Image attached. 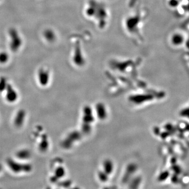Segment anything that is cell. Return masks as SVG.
Segmentation results:
<instances>
[{
	"mask_svg": "<svg viewBox=\"0 0 189 189\" xmlns=\"http://www.w3.org/2000/svg\"><path fill=\"white\" fill-rule=\"evenodd\" d=\"M11 37L10 47L12 51L16 52L20 48L22 40L18 32L14 28L11 29L9 32Z\"/></svg>",
	"mask_w": 189,
	"mask_h": 189,
	"instance_id": "1",
	"label": "cell"
},
{
	"mask_svg": "<svg viewBox=\"0 0 189 189\" xmlns=\"http://www.w3.org/2000/svg\"><path fill=\"white\" fill-rule=\"evenodd\" d=\"M8 165L13 171L17 172L21 171H29L32 169L30 165L18 163L11 159L8 160Z\"/></svg>",
	"mask_w": 189,
	"mask_h": 189,
	"instance_id": "2",
	"label": "cell"
},
{
	"mask_svg": "<svg viewBox=\"0 0 189 189\" xmlns=\"http://www.w3.org/2000/svg\"><path fill=\"white\" fill-rule=\"evenodd\" d=\"M5 91L7 101L10 103L15 102L18 98V94L13 87L11 85L8 84Z\"/></svg>",
	"mask_w": 189,
	"mask_h": 189,
	"instance_id": "3",
	"label": "cell"
},
{
	"mask_svg": "<svg viewBox=\"0 0 189 189\" xmlns=\"http://www.w3.org/2000/svg\"><path fill=\"white\" fill-rule=\"evenodd\" d=\"M26 117V111L24 109H20L16 113L14 120V124L17 128H21L24 124Z\"/></svg>",
	"mask_w": 189,
	"mask_h": 189,
	"instance_id": "4",
	"label": "cell"
},
{
	"mask_svg": "<svg viewBox=\"0 0 189 189\" xmlns=\"http://www.w3.org/2000/svg\"><path fill=\"white\" fill-rule=\"evenodd\" d=\"M38 81L41 86H46L50 81V75L48 71L41 69L38 72Z\"/></svg>",
	"mask_w": 189,
	"mask_h": 189,
	"instance_id": "5",
	"label": "cell"
},
{
	"mask_svg": "<svg viewBox=\"0 0 189 189\" xmlns=\"http://www.w3.org/2000/svg\"><path fill=\"white\" fill-rule=\"evenodd\" d=\"M16 157L21 159H27L31 156L30 151L27 149H22L17 152Z\"/></svg>",
	"mask_w": 189,
	"mask_h": 189,
	"instance_id": "6",
	"label": "cell"
},
{
	"mask_svg": "<svg viewBox=\"0 0 189 189\" xmlns=\"http://www.w3.org/2000/svg\"><path fill=\"white\" fill-rule=\"evenodd\" d=\"M49 147V143H48V139L46 135L43 136L42 137V139L40 141V143L39 145V149L42 152H44L46 151Z\"/></svg>",
	"mask_w": 189,
	"mask_h": 189,
	"instance_id": "7",
	"label": "cell"
},
{
	"mask_svg": "<svg viewBox=\"0 0 189 189\" xmlns=\"http://www.w3.org/2000/svg\"><path fill=\"white\" fill-rule=\"evenodd\" d=\"M8 84L6 79L5 78L2 77L0 79V92H3L5 91Z\"/></svg>",
	"mask_w": 189,
	"mask_h": 189,
	"instance_id": "8",
	"label": "cell"
},
{
	"mask_svg": "<svg viewBox=\"0 0 189 189\" xmlns=\"http://www.w3.org/2000/svg\"><path fill=\"white\" fill-rule=\"evenodd\" d=\"M45 37L49 41H52L55 39V35L51 30H45L44 32Z\"/></svg>",
	"mask_w": 189,
	"mask_h": 189,
	"instance_id": "9",
	"label": "cell"
},
{
	"mask_svg": "<svg viewBox=\"0 0 189 189\" xmlns=\"http://www.w3.org/2000/svg\"><path fill=\"white\" fill-rule=\"evenodd\" d=\"M9 57L7 53L5 52L0 53V63L4 64L8 61Z\"/></svg>",
	"mask_w": 189,
	"mask_h": 189,
	"instance_id": "10",
	"label": "cell"
},
{
	"mask_svg": "<svg viewBox=\"0 0 189 189\" xmlns=\"http://www.w3.org/2000/svg\"><path fill=\"white\" fill-rule=\"evenodd\" d=\"M1 169H2V167H1V165H0V171L1 170Z\"/></svg>",
	"mask_w": 189,
	"mask_h": 189,
	"instance_id": "11",
	"label": "cell"
}]
</instances>
